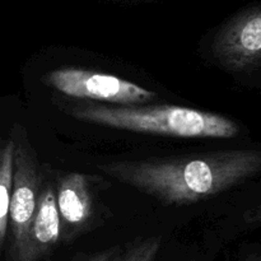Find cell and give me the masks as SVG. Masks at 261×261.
Masks as SVG:
<instances>
[{"mask_svg": "<svg viewBox=\"0 0 261 261\" xmlns=\"http://www.w3.org/2000/svg\"><path fill=\"white\" fill-rule=\"evenodd\" d=\"M14 138L0 140V260L4 252L8 231V212L13 182Z\"/></svg>", "mask_w": 261, "mask_h": 261, "instance_id": "obj_8", "label": "cell"}, {"mask_svg": "<svg viewBox=\"0 0 261 261\" xmlns=\"http://www.w3.org/2000/svg\"><path fill=\"white\" fill-rule=\"evenodd\" d=\"M244 261H261L259 252H249L246 256L244 257Z\"/></svg>", "mask_w": 261, "mask_h": 261, "instance_id": "obj_11", "label": "cell"}, {"mask_svg": "<svg viewBox=\"0 0 261 261\" xmlns=\"http://www.w3.org/2000/svg\"><path fill=\"white\" fill-rule=\"evenodd\" d=\"M66 112L81 121L139 134L212 139H229L240 134L239 125L223 115L175 105L105 106L91 103L70 106Z\"/></svg>", "mask_w": 261, "mask_h": 261, "instance_id": "obj_2", "label": "cell"}, {"mask_svg": "<svg viewBox=\"0 0 261 261\" xmlns=\"http://www.w3.org/2000/svg\"><path fill=\"white\" fill-rule=\"evenodd\" d=\"M61 227L56 208L55 188L42 184L38 195L37 209L31 223L27 245L22 261H41L60 244Z\"/></svg>", "mask_w": 261, "mask_h": 261, "instance_id": "obj_7", "label": "cell"}, {"mask_svg": "<svg viewBox=\"0 0 261 261\" xmlns=\"http://www.w3.org/2000/svg\"><path fill=\"white\" fill-rule=\"evenodd\" d=\"M61 227V242L73 240L88 229L94 216L91 178L81 172L65 173L55 190Z\"/></svg>", "mask_w": 261, "mask_h": 261, "instance_id": "obj_6", "label": "cell"}, {"mask_svg": "<svg viewBox=\"0 0 261 261\" xmlns=\"http://www.w3.org/2000/svg\"><path fill=\"white\" fill-rule=\"evenodd\" d=\"M98 168L163 204L188 205L259 175L261 154L255 149H227L184 157L116 161Z\"/></svg>", "mask_w": 261, "mask_h": 261, "instance_id": "obj_1", "label": "cell"}, {"mask_svg": "<svg viewBox=\"0 0 261 261\" xmlns=\"http://www.w3.org/2000/svg\"><path fill=\"white\" fill-rule=\"evenodd\" d=\"M162 246V237L150 236L147 239H137L130 242L111 261H155Z\"/></svg>", "mask_w": 261, "mask_h": 261, "instance_id": "obj_9", "label": "cell"}, {"mask_svg": "<svg viewBox=\"0 0 261 261\" xmlns=\"http://www.w3.org/2000/svg\"><path fill=\"white\" fill-rule=\"evenodd\" d=\"M13 138L14 163L8 212V261H22L42 180L37 155L24 133H14Z\"/></svg>", "mask_w": 261, "mask_h": 261, "instance_id": "obj_3", "label": "cell"}, {"mask_svg": "<svg viewBox=\"0 0 261 261\" xmlns=\"http://www.w3.org/2000/svg\"><path fill=\"white\" fill-rule=\"evenodd\" d=\"M43 82L71 98L106 102L117 106H139L157 97L150 89L126 79L89 69H55L46 74Z\"/></svg>", "mask_w": 261, "mask_h": 261, "instance_id": "obj_4", "label": "cell"}, {"mask_svg": "<svg viewBox=\"0 0 261 261\" xmlns=\"http://www.w3.org/2000/svg\"><path fill=\"white\" fill-rule=\"evenodd\" d=\"M119 246L109 247V249L101 250V251H97L94 254L89 255V256H87L86 259H83L82 261H111L114 259L115 255L119 252Z\"/></svg>", "mask_w": 261, "mask_h": 261, "instance_id": "obj_10", "label": "cell"}, {"mask_svg": "<svg viewBox=\"0 0 261 261\" xmlns=\"http://www.w3.org/2000/svg\"><path fill=\"white\" fill-rule=\"evenodd\" d=\"M212 53L223 68L234 73L255 70L261 60V9L250 5L227 20L212 42Z\"/></svg>", "mask_w": 261, "mask_h": 261, "instance_id": "obj_5", "label": "cell"}]
</instances>
